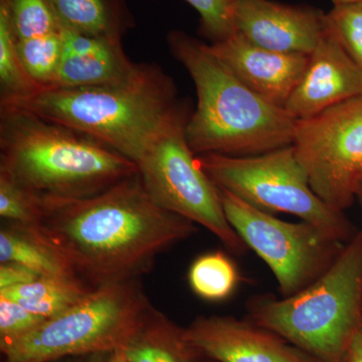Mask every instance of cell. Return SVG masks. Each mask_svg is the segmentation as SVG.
I'll use <instances>...</instances> for the list:
<instances>
[{
    "instance_id": "6da1fadb",
    "label": "cell",
    "mask_w": 362,
    "mask_h": 362,
    "mask_svg": "<svg viewBox=\"0 0 362 362\" xmlns=\"http://www.w3.org/2000/svg\"><path fill=\"white\" fill-rule=\"evenodd\" d=\"M37 226L93 288L141 279L159 255L199 230L192 221L159 206L138 173L87 199L44 195Z\"/></svg>"
},
{
    "instance_id": "7a4b0ae2",
    "label": "cell",
    "mask_w": 362,
    "mask_h": 362,
    "mask_svg": "<svg viewBox=\"0 0 362 362\" xmlns=\"http://www.w3.org/2000/svg\"><path fill=\"white\" fill-rule=\"evenodd\" d=\"M183 104L173 78L156 64H139L135 75L121 84L45 88L0 100V106L90 136L136 164Z\"/></svg>"
},
{
    "instance_id": "3957f363",
    "label": "cell",
    "mask_w": 362,
    "mask_h": 362,
    "mask_svg": "<svg viewBox=\"0 0 362 362\" xmlns=\"http://www.w3.org/2000/svg\"><path fill=\"white\" fill-rule=\"evenodd\" d=\"M166 42L197 90L185 129L195 156H252L292 145L296 120L247 88L209 45L182 30L169 32Z\"/></svg>"
},
{
    "instance_id": "277c9868",
    "label": "cell",
    "mask_w": 362,
    "mask_h": 362,
    "mask_svg": "<svg viewBox=\"0 0 362 362\" xmlns=\"http://www.w3.org/2000/svg\"><path fill=\"white\" fill-rule=\"evenodd\" d=\"M0 173L40 194L78 199L106 192L138 168L90 136L0 106Z\"/></svg>"
},
{
    "instance_id": "5b68a950",
    "label": "cell",
    "mask_w": 362,
    "mask_h": 362,
    "mask_svg": "<svg viewBox=\"0 0 362 362\" xmlns=\"http://www.w3.org/2000/svg\"><path fill=\"white\" fill-rule=\"evenodd\" d=\"M246 308L247 319L318 361L345 362L362 329V230L310 286L290 297H252Z\"/></svg>"
},
{
    "instance_id": "8992f818",
    "label": "cell",
    "mask_w": 362,
    "mask_h": 362,
    "mask_svg": "<svg viewBox=\"0 0 362 362\" xmlns=\"http://www.w3.org/2000/svg\"><path fill=\"white\" fill-rule=\"evenodd\" d=\"M152 306L140 279L96 288L2 350V362H51L124 349Z\"/></svg>"
},
{
    "instance_id": "52a82bcc",
    "label": "cell",
    "mask_w": 362,
    "mask_h": 362,
    "mask_svg": "<svg viewBox=\"0 0 362 362\" xmlns=\"http://www.w3.org/2000/svg\"><path fill=\"white\" fill-rule=\"evenodd\" d=\"M216 187L265 213L288 214L347 243L354 230L343 211L313 192L292 145L252 156H197Z\"/></svg>"
},
{
    "instance_id": "ba28073f",
    "label": "cell",
    "mask_w": 362,
    "mask_h": 362,
    "mask_svg": "<svg viewBox=\"0 0 362 362\" xmlns=\"http://www.w3.org/2000/svg\"><path fill=\"white\" fill-rule=\"evenodd\" d=\"M190 114L183 104L138 162V175L159 206L204 226L233 254H245L247 247L226 218L220 189L188 145Z\"/></svg>"
},
{
    "instance_id": "9c48e42d",
    "label": "cell",
    "mask_w": 362,
    "mask_h": 362,
    "mask_svg": "<svg viewBox=\"0 0 362 362\" xmlns=\"http://www.w3.org/2000/svg\"><path fill=\"white\" fill-rule=\"evenodd\" d=\"M218 189L228 223L269 267L281 297L297 294L318 280L346 244L307 221L281 220Z\"/></svg>"
},
{
    "instance_id": "30bf717a",
    "label": "cell",
    "mask_w": 362,
    "mask_h": 362,
    "mask_svg": "<svg viewBox=\"0 0 362 362\" xmlns=\"http://www.w3.org/2000/svg\"><path fill=\"white\" fill-rule=\"evenodd\" d=\"M292 146L313 192L344 213L362 188V95L296 120Z\"/></svg>"
},
{
    "instance_id": "8fae6325",
    "label": "cell",
    "mask_w": 362,
    "mask_h": 362,
    "mask_svg": "<svg viewBox=\"0 0 362 362\" xmlns=\"http://www.w3.org/2000/svg\"><path fill=\"white\" fill-rule=\"evenodd\" d=\"M185 337L216 362H321L247 318L199 316L185 328Z\"/></svg>"
},
{
    "instance_id": "7c38bea8",
    "label": "cell",
    "mask_w": 362,
    "mask_h": 362,
    "mask_svg": "<svg viewBox=\"0 0 362 362\" xmlns=\"http://www.w3.org/2000/svg\"><path fill=\"white\" fill-rule=\"evenodd\" d=\"M325 16L310 6L239 0L235 28L245 39L264 49L310 56L326 32Z\"/></svg>"
},
{
    "instance_id": "4fadbf2b",
    "label": "cell",
    "mask_w": 362,
    "mask_h": 362,
    "mask_svg": "<svg viewBox=\"0 0 362 362\" xmlns=\"http://www.w3.org/2000/svg\"><path fill=\"white\" fill-rule=\"evenodd\" d=\"M361 95V69L326 28L285 110L295 120H304Z\"/></svg>"
},
{
    "instance_id": "5bb4252c",
    "label": "cell",
    "mask_w": 362,
    "mask_h": 362,
    "mask_svg": "<svg viewBox=\"0 0 362 362\" xmlns=\"http://www.w3.org/2000/svg\"><path fill=\"white\" fill-rule=\"evenodd\" d=\"M209 47L247 88L269 103L284 109L303 77L310 57L264 49L238 33Z\"/></svg>"
},
{
    "instance_id": "9a60e30c",
    "label": "cell",
    "mask_w": 362,
    "mask_h": 362,
    "mask_svg": "<svg viewBox=\"0 0 362 362\" xmlns=\"http://www.w3.org/2000/svg\"><path fill=\"white\" fill-rule=\"evenodd\" d=\"M139 64L130 61L121 39H108L95 51L63 54L51 88H78L121 84L135 75Z\"/></svg>"
},
{
    "instance_id": "2e32d148",
    "label": "cell",
    "mask_w": 362,
    "mask_h": 362,
    "mask_svg": "<svg viewBox=\"0 0 362 362\" xmlns=\"http://www.w3.org/2000/svg\"><path fill=\"white\" fill-rule=\"evenodd\" d=\"M123 351L129 362H199L202 356L176 325L152 305Z\"/></svg>"
},
{
    "instance_id": "e0dca14e",
    "label": "cell",
    "mask_w": 362,
    "mask_h": 362,
    "mask_svg": "<svg viewBox=\"0 0 362 362\" xmlns=\"http://www.w3.org/2000/svg\"><path fill=\"white\" fill-rule=\"evenodd\" d=\"M0 263L20 264L45 277L78 278L69 262L37 226L7 221L1 223Z\"/></svg>"
},
{
    "instance_id": "ac0fdd59",
    "label": "cell",
    "mask_w": 362,
    "mask_h": 362,
    "mask_svg": "<svg viewBox=\"0 0 362 362\" xmlns=\"http://www.w3.org/2000/svg\"><path fill=\"white\" fill-rule=\"evenodd\" d=\"M62 30L121 39L135 21L125 0H49Z\"/></svg>"
},
{
    "instance_id": "d6986e66",
    "label": "cell",
    "mask_w": 362,
    "mask_h": 362,
    "mask_svg": "<svg viewBox=\"0 0 362 362\" xmlns=\"http://www.w3.org/2000/svg\"><path fill=\"white\" fill-rule=\"evenodd\" d=\"M95 289L78 278L42 276L26 284L0 289V296L47 320L80 303Z\"/></svg>"
},
{
    "instance_id": "ffe728a7",
    "label": "cell",
    "mask_w": 362,
    "mask_h": 362,
    "mask_svg": "<svg viewBox=\"0 0 362 362\" xmlns=\"http://www.w3.org/2000/svg\"><path fill=\"white\" fill-rule=\"evenodd\" d=\"M187 279L192 292L211 302L223 301L232 296L242 281L235 262L221 251L197 257L189 267Z\"/></svg>"
},
{
    "instance_id": "44dd1931",
    "label": "cell",
    "mask_w": 362,
    "mask_h": 362,
    "mask_svg": "<svg viewBox=\"0 0 362 362\" xmlns=\"http://www.w3.org/2000/svg\"><path fill=\"white\" fill-rule=\"evenodd\" d=\"M0 85L1 98L25 97L42 90L25 70L8 7L0 0Z\"/></svg>"
},
{
    "instance_id": "7402d4cb",
    "label": "cell",
    "mask_w": 362,
    "mask_h": 362,
    "mask_svg": "<svg viewBox=\"0 0 362 362\" xmlns=\"http://www.w3.org/2000/svg\"><path fill=\"white\" fill-rule=\"evenodd\" d=\"M16 42L21 62L33 80L42 89L52 87L63 56L62 30Z\"/></svg>"
},
{
    "instance_id": "603a6c76",
    "label": "cell",
    "mask_w": 362,
    "mask_h": 362,
    "mask_svg": "<svg viewBox=\"0 0 362 362\" xmlns=\"http://www.w3.org/2000/svg\"><path fill=\"white\" fill-rule=\"evenodd\" d=\"M44 214V194L23 187L0 173V216L2 220L39 226Z\"/></svg>"
},
{
    "instance_id": "cb8c5ba5",
    "label": "cell",
    "mask_w": 362,
    "mask_h": 362,
    "mask_svg": "<svg viewBox=\"0 0 362 362\" xmlns=\"http://www.w3.org/2000/svg\"><path fill=\"white\" fill-rule=\"evenodd\" d=\"M16 40L35 39L62 30L49 0H4Z\"/></svg>"
},
{
    "instance_id": "d4e9b609",
    "label": "cell",
    "mask_w": 362,
    "mask_h": 362,
    "mask_svg": "<svg viewBox=\"0 0 362 362\" xmlns=\"http://www.w3.org/2000/svg\"><path fill=\"white\" fill-rule=\"evenodd\" d=\"M325 23L328 32L362 70V2L333 6Z\"/></svg>"
},
{
    "instance_id": "484cf974",
    "label": "cell",
    "mask_w": 362,
    "mask_h": 362,
    "mask_svg": "<svg viewBox=\"0 0 362 362\" xmlns=\"http://www.w3.org/2000/svg\"><path fill=\"white\" fill-rule=\"evenodd\" d=\"M199 16V33L209 44L223 42L237 33L235 11L239 0H185Z\"/></svg>"
},
{
    "instance_id": "4316f807",
    "label": "cell",
    "mask_w": 362,
    "mask_h": 362,
    "mask_svg": "<svg viewBox=\"0 0 362 362\" xmlns=\"http://www.w3.org/2000/svg\"><path fill=\"white\" fill-rule=\"evenodd\" d=\"M45 320L13 300L0 296V351L26 337Z\"/></svg>"
},
{
    "instance_id": "83f0119b",
    "label": "cell",
    "mask_w": 362,
    "mask_h": 362,
    "mask_svg": "<svg viewBox=\"0 0 362 362\" xmlns=\"http://www.w3.org/2000/svg\"><path fill=\"white\" fill-rule=\"evenodd\" d=\"M42 276L16 263H0V289L16 287L33 282Z\"/></svg>"
},
{
    "instance_id": "f1b7e54d",
    "label": "cell",
    "mask_w": 362,
    "mask_h": 362,
    "mask_svg": "<svg viewBox=\"0 0 362 362\" xmlns=\"http://www.w3.org/2000/svg\"><path fill=\"white\" fill-rule=\"evenodd\" d=\"M345 362H362V329L356 333L350 343Z\"/></svg>"
},
{
    "instance_id": "f546056e",
    "label": "cell",
    "mask_w": 362,
    "mask_h": 362,
    "mask_svg": "<svg viewBox=\"0 0 362 362\" xmlns=\"http://www.w3.org/2000/svg\"><path fill=\"white\" fill-rule=\"evenodd\" d=\"M110 354H89V356H71L51 362H106Z\"/></svg>"
},
{
    "instance_id": "4dcf8cb0",
    "label": "cell",
    "mask_w": 362,
    "mask_h": 362,
    "mask_svg": "<svg viewBox=\"0 0 362 362\" xmlns=\"http://www.w3.org/2000/svg\"><path fill=\"white\" fill-rule=\"evenodd\" d=\"M106 362H129V361H128L127 357L124 354L123 349H120L111 352Z\"/></svg>"
},
{
    "instance_id": "1f68e13d",
    "label": "cell",
    "mask_w": 362,
    "mask_h": 362,
    "mask_svg": "<svg viewBox=\"0 0 362 362\" xmlns=\"http://www.w3.org/2000/svg\"><path fill=\"white\" fill-rule=\"evenodd\" d=\"M354 2H362V0H332L333 6H338V4H354Z\"/></svg>"
},
{
    "instance_id": "d6a6232c",
    "label": "cell",
    "mask_w": 362,
    "mask_h": 362,
    "mask_svg": "<svg viewBox=\"0 0 362 362\" xmlns=\"http://www.w3.org/2000/svg\"><path fill=\"white\" fill-rule=\"evenodd\" d=\"M357 199H358L359 202H361L362 207V188L361 189V192H359L358 195H357Z\"/></svg>"
}]
</instances>
